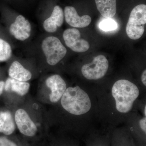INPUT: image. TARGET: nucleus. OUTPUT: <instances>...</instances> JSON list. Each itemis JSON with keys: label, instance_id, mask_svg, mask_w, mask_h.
<instances>
[{"label": "nucleus", "instance_id": "obj_1", "mask_svg": "<svg viewBox=\"0 0 146 146\" xmlns=\"http://www.w3.org/2000/svg\"><path fill=\"white\" fill-rule=\"evenodd\" d=\"M95 87L99 127L107 131L122 125L138 100L146 95L141 86L125 78L99 84Z\"/></svg>", "mask_w": 146, "mask_h": 146}, {"label": "nucleus", "instance_id": "obj_2", "mask_svg": "<svg viewBox=\"0 0 146 146\" xmlns=\"http://www.w3.org/2000/svg\"><path fill=\"white\" fill-rule=\"evenodd\" d=\"M59 102L62 110L71 116L72 128L82 140L99 127L95 86H69Z\"/></svg>", "mask_w": 146, "mask_h": 146}, {"label": "nucleus", "instance_id": "obj_3", "mask_svg": "<svg viewBox=\"0 0 146 146\" xmlns=\"http://www.w3.org/2000/svg\"><path fill=\"white\" fill-rule=\"evenodd\" d=\"M123 124L133 138L136 146H146V115L133 110Z\"/></svg>", "mask_w": 146, "mask_h": 146}, {"label": "nucleus", "instance_id": "obj_4", "mask_svg": "<svg viewBox=\"0 0 146 146\" xmlns=\"http://www.w3.org/2000/svg\"><path fill=\"white\" fill-rule=\"evenodd\" d=\"M146 23V5L136 6L131 11L129 18L126 32L131 39L137 40L141 38L145 32Z\"/></svg>", "mask_w": 146, "mask_h": 146}, {"label": "nucleus", "instance_id": "obj_5", "mask_svg": "<svg viewBox=\"0 0 146 146\" xmlns=\"http://www.w3.org/2000/svg\"><path fill=\"white\" fill-rule=\"evenodd\" d=\"M109 68L107 58L104 55H99L94 57L91 62L82 65L80 73L82 77L87 81H99L107 74Z\"/></svg>", "mask_w": 146, "mask_h": 146}, {"label": "nucleus", "instance_id": "obj_6", "mask_svg": "<svg viewBox=\"0 0 146 146\" xmlns=\"http://www.w3.org/2000/svg\"><path fill=\"white\" fill-rule=\"evenodd\" d=\"M42 47L47 63L51 66L57 64L67 53L66 48L55 36H50L45 38L42 42Z\"/></svg>", "mask_w": 146, "mask_h": 146}, {"label": "nucleus", "instance_id": "obj_7", "mask_svg": "<svg viewBox=\"0 0 146 146\" xmlns=\"http://www.w3.org/2000/svg\"><path fill=\"white\" fill-rule=\"evenodd\" d=\"M63 38L66 46L75 52H85L90 48L89 42L81 38L80 32L78 29L65 30L63 32Z\"/></svg>", "mask_w": 146, "mask_h": 146}, {"label": "nucleus", "instance_id": "obj_8", "mask_svg": "<svg viewBox=\"0 0 146 146\" xmlns=\"http://www.w3.org/2000/svg\"><path fill=\"white\" fill-rule=\"evenodd\" d=\"M46 83L47 87L50 89V101L53 103L59 102L67 88L65 80L59 75L55 74L48 78Z\"/></svg>", "mask_w": 146, "mask_h": 146}, {"label": "nucleus", "instance_id": "obj_9", "mask_svg": "<svg viewBox=\"0 0 146 146\" xmlns=\"http://www.w3.org/2000/svg\"><path fill=\"white\" fill-rule=\"evenodd\" d=\"M111 146H136L130 132L124 124L110 131Z\"/></svg>", "mask_w": 146, "mask_h": 146}, {"label": "nucleus", "instance_id": "obj_10", "mask_svg": "<svg viewBox=\"0 0 146 146\" xmlns=\"http://www.w3.org/2000/svg\"><path fill=\"white\" fill-rule=\"evenodd\" d=\"M31 31L29 22L22 15L17 16L9 28L10 34L16 39L22 41L28 39L31 34Z\"/></svg>", "mask_w": 146, "mask_h": 146}, {"label": "nucleus", "instance_id": "obj_11", "mask_svg": "<svg viewBox=\"0 0 146 146\" xmlns=\"http://www.w3.org/2000/svg\"><path fill=\"white\" fill-rule=\"evenodd\" d=\"M15 121L19 131L25 136H33L35 135L37 128L25 110L18 109L16 111Z\"/></svg>", "mask_w": 146, "mask_h": 146}, {"label": "nucleus", "instance_id": "obj_12", "mask_svg": "<svg viewBox=\"0 0 146 146\" xmlns=\"http://www.w3.org/2000/svg\"><path fill=\"white\" fill-rule=\"evenodd\" d=\"M64 16L66 23L74 28L86 27L90 25L91 18L89 15L80 16L74 7L66 6L64 9Z\"/></svg>", "mask_w": 146, "mask_h": 146}, {"label": "nucleus", "instance_id": "obj_13", "mask_svg": "<svg viewBox=\"0 0 146 146\" xmlns=\"http://www.w3.org/2000/svg\"><path fill=\"white\" fill-rule=\"evenodd\" d=\"M110 131L99 127L82 139L85 146H111Z\"/></svg>", "mask_w": 146, "mask_h": 146}, {"label": "nucleus", "instance_id": "obj_14", "mask_svg": "<svg viewBox=\"0 0 146 146\" xmlns=\"http://www.w3.org/2000/svg\"><path fill=\"white\" fill-rule=\"evenodd\" d=\"M64 14L62 9L58 5L55 6L49 18L46 19L43 27L46 31L54 33L63 24Z\"/></svg>", "mask_w": 146, "mask_h": 146}, {"label": "nucleus", "instance_id": "obj_15", "mask_svg": "<svg viewBox=\"0 0 146 146\" xmlns=\"http://www.w3.org/2000/svg\"><path fill=\"white\" fill-rule=\"evenodd\" d=\"M9 74L11 78L22 82L28 81L32 77L31 72L17 61L11 64L9 70Z\"/></svg>", "mask_w": 146, "mask_h": 146}, {"label": "nucleus", "instance_id": "obj_16", "mask_svg": "<svg viewBox=\"0 0 146 146\" xmlns=\"http://www.w3.org/2000/svg\"><path fill=\"white\" fill-rule=\"evenodd\" d=\"M97 8L106 18L114 17L117 12L116 0H95Z\"/></svg>", "mask_w": 146, "mask_h": 146}, {"label": "nucleus", "instance_id": "obj_17", "mask_svg": "<svg viewBox=\"0 0 146 146\" xmlns=\"http://www.w3.org/2000/svg\"><path fill=\"white\" fill-rule=\"evenodd\" d=\"M30 84L26 82H22L10 78L7 80L5 83L4 89L5 91H13L18 95L24 96L28 92Z\"/></svg>", "mask_w": 146, "mask_h": 146}, {"label": "nucleus", "instance_id": "obj_18", "mask_svg": "<svg viewBox=\"0 0 146 146\" xmlns=\"http://www.w3.org/2000/svg\"><path fill=\"white\" fill-rule=\"evenodd\" d=\"M15 129V125L10 112L8 111L0 113V132L6 135L13 133Z\"/></svg>", "mask_w": 146, "mask_h": 146}, {"label": "nucleus", "instance_id": "obj_19", "mask_svg": "<svg viewBox=\"0 0 146 146\" xmlns=\"http://www.w3.org/2000/svg\"><path fill=\"white\" fill-rule=\"evenodd\" d=\"M12 54V50L8 42L0 38V61L8 60Z\"/></svg>", "mask_w": 146, "mask_h": 146}, {"label": "nucleus", "instance_id": "obj_20", "mask_svg": "<svg viewBox=\"0 0 146 146\" xmlns=\"http://www.w3.org/2000/svg\"><path fill=\"white\" fill-rule=\"evenodd\" d=\"M117 27V23L111 18H106L100 22V28L105 31H112L116 29Z\"/></svg>", "mask_w": 146, "mask_h": 146}, {"label": "nucleus", "instance_id": "obj_21", "mask_svg": "<svg viewBox=\"0 0 146 146\" xmlns=\"http://www.w3.org/2000/svg\"><path fill=\"white\" fill-rule=\"evenodd\" d=\"M0 146H17L16 144L5 137H0Z\"/></svg>", "mask_w": 146, "mask_h": 146}, {"label": "nucleus", "instance_id": "obj_22", "mask_svg": "<svg viewBox=\"0 0 146 146\" xmlns=\"http://www.w3.org/2000/svg\"><path fill=\"white\" fill-rule=\"evenodd\" d=\"M5 82L3 81H0V96L2 94L4 89Z\"/></svg>", "mask_w": 146, "mask_h": 146}, {"label": "nucleus", "instance_id": "obj_23", "mask_svg": "<svg viewBox=\"0 0 146 146\" xmlns=\"http://www.w3.org/2000/svg\"><path fill=\"white\" fill-rule=\"evenodd\" d=\"M75 146H79V144L77 143V144H76Z\"/></svg>", "mask_w": 146, "mask_h": 146}]
</instances>
